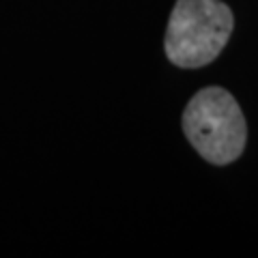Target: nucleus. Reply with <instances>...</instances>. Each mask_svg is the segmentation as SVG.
I'll use <instances>...</instances> for the list:
<instances>
[{"label": "nucleus", "instance_id": "f257e3e1", "mask_svg": "<svg viewBox=\"0 0 258 258\" xmlns=\"http://www.w3.org/2000/svg\"><path fill=\"white\" fill-rule=\"evenodd\" d=\"M232 11L220 0H176L166 30V56L176 67L213 62L232 35Z\"/></svg>", "mask_w": 258, "mask_h": 258}, {"label": "nucleus", "instance_id": "f03ea898", "mask_svg": "<svg viewBox=\"0 0 258 258\" xmlns=\"http://www.w3.org/2000/svg\"><path fill=\"white\" fill-rule=\"evenodd\" d=\"M183 132L207 161L224 166L245 149L247 127L239 103L224 88H203L183 112Z\"/></svg>", "mask_w": 258, "mask_h": 258}]
</instances>
